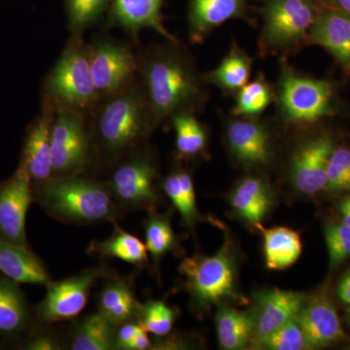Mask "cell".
<instances>
[{
	"mask_svg": "<svg viewBox=\"0 0 350 350\" xmlns=\"http://www.w3.org/2000/svg\"><path fill=\"white\" fill-rule=\"evenodd\" d=\"M34 202L49 215L75 225L116 223L123 211L117 206L107 182L83 174L54 176L32 189Z\"/></svg>",
	"mask_w": 350,
	"mask_h": 350,
	"instance_id": "obj_1",
	"label": "cell"
},
{
	"mask_svg": "<svg viewBox=\"0 0 350 350\" xmlns=\"http://www.w3.org/2000/svg\"><path fill=\"white\" fill-rule=\"evenodd\" d=\"M105 98L96 117L94 147L105 162L116 165L135 151L153 121L140 87L131 85Z\"/></svg>",
	"mask_w": 350,
	"mask_h": 350,
	"instance_id": "obj_2",
	"label": "cell"
},
{
	"mask_svg": "<svg viewBox=\"0 0 350 350\" xmlns=\"http://www.w3.org/2000/svg\"><path fill=\"white\" fill-rule=\"evenodd\" d=\"M147 103L153 124L182 112H189L202 96L200 80L185 57L163 51L144 64Z\"/></svg>",
	"mask_w": 350,
	"mask_h": 350,
	"instance_id": "obj_3",
	"label": "cell"
},
{
	"mask_svg": "<svg viewBox=\"0 0 350 350\" xmlns=\"http://www.w3.org/2000/svg\"><path fill=\"white\" fill-rule=\"evenodd\" d=\"M45 96L55 107L85 113L100 100L90 64V47L80 36L68 44L46 81Z\"/></svg>",
	"mask_w": 350,
	"mask_h": 350,
	"instance_id": "obj_4",
	"label": "cell"
},
{
	"mask_svg": "<svg viewBox=\"0 0 350 350\" xmlns=\"http://www.w3.org/2000/svg\"><path fill=\"white\" fill-rule=\"evenodd\" d=\"M51 147L53 177L84 174L96 152L93 133L88 129L85 113L55 107Z\"/></svg>",
	"mask_w": 350,
	"mask_h": 350,
	"instance_id": "obj_5",
	"label": "cell"
},
{
	"mask_svg": "<svg viewBox=\"0 0 350 350\" xmlns=\"http://www.w3.org/2000/svg\"><path fill=\"white\" fill-rule=\"evenodd\" d=\"M178 271L185 276L186 288L192 301L202 310L234 293L236 266L228 243L213 256L185 258Z\"/></svg>",
	"mask_w": 350,
	"mask_h": 350,
	"instance_id": "obj_6",
	"label": "cell"
},
{
	"mask_svg": "<svg viewBox=\"0 0 350 350\" xmlns=\"http://www.w3.org/2000/svg\"><path fill=\"white\" fill-rule=\"evenodd\" d=\"M156 167L150 157L139 151L116 163L108 188L122 211L151 208L158 202Z\"/></svg>",
	"mask_w": 350,
	"mask_h": 350,
	"instance_id": "obj_7",
	"label": "cell"
},
{
	"mask_svg": "<svg viewBox=\"0 0 350 350\" xmlns=\"http://www.w3.org/2000/svg\"><path fill=\"white\" fill-rule=\"evenodd\" d=\"M278 98L282 114L291 123H312L332 112L331 85L298 75L289 68L282 70Z\"/></svg>",
	"mask_w": 350,
	"mask_h": 350,
	"instance_id": "obj_8",
	"label": "cell"
},
{
	"mask_svg": "<svg viewBox=\"0 0 350 350\" xmlns=\"http://www.w3.org/2000/svg\"><path fill=\"white\" fill-rule=\"evenodd\" d=\"M105 267L84 269L78 275L59 282H51L47 293L36 308L38 321L52 324L77 317L87 306L90 292L103 278L111 276Z\"/></svg>",
	"mask_w": 350,
	"mask_h": 350,
	"instance_id": "obj_9",
	"label": "cell"
},
{
	"mask_svg": "<svg viewBox=\"0 0 350 350\" xmlns=\"http://www.w3.org/2000/svg\"><path fill=\"white\" fill-rule=\"evenodd\" d=\"M90 64L100 98H108L131 86L137 63L130 48L110 39H98L90 47Z\"/></svg>",
	"mask_w": 350,
	"mask_h": 350,
	"instance_id": "obj_10",
	"label": "cell"
},
{
	"mask_svg": "<svg viewBox=\"0 0 350 350\" xmlns=\"http://www.w3.org/2000/svg\"><path fill=\"white\" fill-rule=\"evenodd\" d=\"M33 202L31 179L19 163L9 178L0 182V239L29 247L25 224Z\"/></svg>",
	"mask_w": 350,
	"mask_h": 350,
	"instance_id": "obj_11",
	"label": "cell"
},
{
	"mask_svg": "<svg viewBox=\"0 0 350 350\" xmlns=\"http://www.w3.org/2000/svg\"><path fill=\"white\" fill-rule=\"evenodd\" d=\"M314 19L308 0H271L265 10V42L275 48L293 45L310 31Z\"/></svg>",
	"mask_w": 350,
	"mask_h": 350,
	"instance_id": "obj_12",
	"label": "cell"
},
{
	"mask_svg": "<svg viewBox=\"0 0 350 350\" xmlns=\"http://www.w3.org/2000/svg\"><path fill=\"white\" fill-rule=\"evenodd\" d=\"M55 107L44 98L43 109L27 128L20 163L27 170L32 189L38 187L53 177L51 133Z\"/></svg>",
	"mask_w": 350,
	"mask_h": 350,
	"instance_id": "obj_13",
	"label": "cell"
},
{
	"mask_svg": "<svg viewBox=\"0 0 350 350\" xmlns=\"http://www.w3.org/2000/svg\"><path fill=\"white\" fill-rule=\"evenodd\" d=\"M333 151L331 138L320 137L301 145L295 152L290 179L299 192L313 195L325 189L327 170Z\"/></svg>",
	"mask_w": 350,
	"mask_h": 350,
	"instance_id": "obj_14",
	"label": "cell"
},
{
	"mask_svg": "<svg viewBox=\"0 0 350 350\" xmlns=\"http://www.w3.org/2000/svg\"><path fill=\"white\" fill-rule=\"evenodd\" d=\"M306 299L298 292L273 289L260 294L252 312L253 342L266 338L296 319Z\"/></svg>",
	"mask_w": 350,
	"mask_h": 350,
	"instance_id": "obj_15",
	"label": "cell"
},
{
	"mask_svg": "<svg viewBox=\"0 0 350 350\" xmlns=\"http://www.w3.org/2000/svg\"><path fill=\"white\" fill-rule=\"evenodd\" d=\"M308 349L326 347L345 338L335 306L324 295L306 300L296 317Z\"/></svg>",
	"mask_w": 350,
	"mask_h": 350,
	"instance_id": "obj_16",
	"label": "cell"
},
{
	"mask_svg": "<svg viewBox=\"0 0 350 350\" xmlns=\"http://www.w3.org/2000/svg\"><path fill=\"white\" fill-rule=\"evenodd\" d=\"M0 273L19 284L47 287L52 282L40 258L29 247L0 239Z\"/></svg>",
	"mask_w": 350,
	"mask_h": 350,
	"instance_id": "obj_17",
	"label": "cell"
},
{
	"mask_svg": "<svg viewBox=\"0 0 350 350\" xmlns=\"http://www.w3.org/2000/svg\"><path fill=\"white\" fill-rule=\"evenodd\" d=\"M310 41L331 53L345 70H350V16L342 11H327L315 17Z\"/></svg>",
	"mask_w": 350,
	"mask_h": 350,
	"instance_id": "obj_18",
	"label": "cell"
},
{
	"mask_svg": "<svg viewBox=\"0 0 350 350\" xmlns=\"http://www.w3.org/2000/svg\"><path fill=\"white\" fill-rule=\"evenodd\" d=\"M230 148L239 162L247 165H266L271 148L266 128L256 122H232L228 129Z\"/></svg>",
	"mask_w": 350,
	"mask_h": 350,
	"instance_id": "obj_19",
	"label": "cell"
},
{
	"mask_svg": "<svg viewBox=\"0 0 350 350\" xmlns=\"http://www.w3.org/2000/svg\"><path fill=\"white\" fill-rule=\"evenodd\" d=\"M98 312L113 325L137 319L140 303L137 301L130 280L109 276L103 283L96 299Z\"/></svg>",
	"mask_w": 350,
	"mask_h": 350,
	"instance_id": "obj_20",
	"label": "cell"
},
{
	"mask_svg": "<svg viewBox=\"0 0 350 350\" xmlns=\"http://www.w3.org/2000/svg\"><path fill=\"white\" fill-rule=\"evenodd\" d=\"M162 3L163 0H112L111 18L115 24L129 31L148 27L174 42V36L165 29L161 20Z\"/></svg>",
	"mask_w": 350,
	"mask_h": 350,
	"instance_id": "obj_21",
	"label": "cell"
},
{
	"mask_svg": "<svg viewBox=\"0 0 350 350\" xmlns=\"http://www.w3.org/2000/svg\"><path fill=\"white\" fill-rule=\"evenodd\" d=\"M31 310L19 283L0 276V337L15 338L31 325Z\"/></svg>",
	"mask_w": 350,
	"mask_h": 350,
	"instance_id": "obj_22",
	"label": "cell"
},
{
	"mask_svg": "<svg viewBox=\"0 0 350 350\" xmlns=\"http://www.w3.org/2000/svg\"><path fill=\"white\" fill-rule=\"evenodd\" d=\"M245 0H191V34L200 39L227 21L243 13Z\"/></svg>",
	"mask_w": 350,
	"mask_h": 350,
	"instance_id": "obj_23",
	"label": "cell"
},
{
	"mask_svg": "<svg viewBox=\"0 0 350 350\" xmlns=\"http://www.w3.org/2000/svg\"><path fill=\"white\" fill-rule=\"evenodd\" d=\"M116 326L96 312L85 315L71 328L66 349L71 350H113Z\"/></svg>",
	"mask_w": 350,
	"mask_h": 350,
	"instance_id": "obj_24",
	"label": "cell"
},
{
	"mask_svg": "<svg viewBox=\"0 0 350 350\" xmlns=\"http://www.w3.org/2000/svg\"><path fill=\"white\" fill-rule=\"evenodd\" d=\"M88 254L101 258H116L135 267H144L148 262V251L137 237L114 223V231L103 241H93Z\"/></svg>",
	"mask_w": 350,
	"mask_h": 350,
	"instance_id": "obj_25",
	"label": "cell"
},
{
	"mask_svg": "<svg viewBox=\"0 0 350 350\" xmlns=\"http://www.w3.org/2000/svg\"><path fill=\"white\" fill-rule=\"evenodd\" d=\"M231 204L241 218L257 226L271 208V192L262 179L250 177L234 188Z\"/></svg>",
	"mask_w": 350,
	"mask_h": 350,
	"instance_id": "obj_26",
	"label": "cell"
},
{
	"mask_svg": "<svg viewBox=\"0 0 350 350\" xmlns=\"http://www.w3.org/2000/svg\"><path fill=\"white\" fill-rule=\"evenodd\" d=\"M264 237L266 265L271 269H283L293 265L301 253V243L298 232L284 227L266 229L256 226Z\"/></svg>",
	"mask_w": 350,
	"mask_h": 350,
	"instance_id": "obj_27",
	"label": "cell"
},
{
	"mask_svg": "<svg viewBox=\"0 0 350 350\" xmlns=\"http://www.w3.org/2000/svg\"><path fill=\"white\" fill-rule=\"evenodd\" d=\"M216 328L221 347L227 350L243 349L253 336L250 313L221 306L216 315Z\"/></svg>",
	"mask_w": 350,
	"mask_h": 350,
	"instance_id": "obj_28",
	"label": "cell"
},
{
	"mask_svg": "<svg viewBox=\"0 0 350 350\" xmlns=\"http://www.w3.org/2000/svg\"><path fill=\"white\" fill-rule=\"evenodd\" d=\"M163 189L175 208L180 213L185 225L192 229L199 218V211L194 182L191 175L183 170L172 172L163 180Z\"/></svg>",
	"mask_w": 350,
	"mask_h": 350,
	"instance_id": "obj_29",
	"label": "cell"
},
{
	"mask_svg": "<svg viewBox=\"0 0 350 350\" xmlns=\"http://www.w3.org/2000/svg\"><path fill=\"white\" fill-rule=\"evenodd\" d=\"M251 66L250 57L234 46L217 68L206 75V80L226 91H239L248 83Z\"/></svg>",
	"mask_w": 350,
	"mask_h": 350,
	"instance_id": "obj_30",
	"label": "cell"
},
{
	"mask_svg": "<svg viewBox=\"0 0 350 350\" xmlns=\"http://www.w3.org/2000/svg\"><path fill=\"white\" fill-rule=\"evenodd\" d=\"M172 119L177 152L183 157L202 153L206 144V133L200 122L190 112L178 113Z\"/></svg>",
	"mask_w": 350,
	"mask_h": 350,
	"instance_id": "obj_31",
	"label": "cell"
},
{
	"mask_svg": "<svg viewBox=\"0 0 350 350\" xmlns=\"http://www.w3.org/2000/svg\"><path fill=\"white\" fill-rule=\"evenodd\" d=\"M144 234L145 246L154 262L160 261L177 246V238L167 216L151 213L145 220Z\"/></svg>",
	"mask_w": 350,
	"mask_h": 350,
	"instance_id": "obj_32",
	"label": "cell"
},
{
	"mask_svg": "<svg viewBox=\"0 0 350 350\" xmlns=\"http://www.w3.org/2000/svg\"><path fill=\"white\" fill-rule=\"evenodd\" d=\"M176 319V312L163 301H147L140 304L137 320L145 330L156 337L167 336Z\"/></svg>",
	"mask_w": 350,
	"mask_h": 350,
	"instance_id": "obj_33",
	"label": "cell"
},
{
	"mask_svg": "<svg viewBox=\"0 0 350 350\" xmlns=\"http://www.w3.org/2000/svg\"><path fill=\"white\" fill-rule=\"evenodd\" d=\"M271 101V88L264 80L247 83L239 91L234 114L237 116H256L269 107Z\"/></svg>",
	"mask_w": 350,
	"mask_h": 350,
	"instance_id": "obj_34",
	"label": "cell"
},
{
	"mask_svg": "<svg viewBox=\"0 0 350 350\" xmlns=\"http://www.w3.org/2000/svg\"><path fill=\"white\" fill-rule=\"evenodd\" d=\"M110 0H66L69 25L75 36L96 22L107 10Z\"/></svg>",
	"mask_w": 350,
	"mask_h": 350,
	"instance_id": "obj_35",
	"label": "cell"
},
{
	"mask_svg": "<svg viewBox=\"0 0 350 350\" xmlns=\"http://www.w3.org/2000/svg\"><path fill=\"white\" fill-rule=\"evenodd\" d=\"M253 347L258 349L269 350L308 349L305 335L296 319L266 338L253 342Z\"/></svg>",
	"mask_w": 350,
	"mask_h": 350,
	"instance_id": "obj_36",
	"label": "cell"
},
{
	"mask_svg": "<svg viewBox=\"0 0 350 350\" xmlns=\"http://www.w3.org/2000/svg\"><path fill=\"white\" fill-rule=\"evenodd\" d=\"M326 190L340 193L350 191V150H334L327 170Z\"/></svg>",
	"mask_w": 350,
	"mask_h": 350,
	"instance_id": "obj_37",
	"label": "cell"
},
{
	"mask_svg": "<svg viewBox=\"0 0 350 350\" xmlns=\"http://www.w3.org/2000/svg\"><path fill=\"white\" fill-rule=\"evenodd\" d=\"M151 347L148 332L137 319L124 322L115 328L114 350H146Z\"/></svg>",
	"mask_w": 350,
	"mask_h": 350,
	"instance_id": "obj_38",
	"label": "cell"
},
{
	"mask_svg": "<svg viewBox=\"0 0 350 350\" xmlns=\"http://www.w3.org/2000/svg\"><path fill=\"white\" fill-rule=\"evenodd\" d=\"M325 239L330 266L335 268L350 256V227L344 223L328 225Z\"/></svg>",
	"mask_w": 350,
	"mask_h": 350,
	"instance_id": "obj_39",
	"label": "cell"
},
{
	"mask_svg": "<svg viewBox=\"0 0 350 350\" xmlns=\"http://www.w3.org/2000/svg\"><path fill=\"white\" fill-rule=\"evenodd\" d=\"M20 349L24 350H61L63 342L53 331H36L20 345Z\"/></svg>",
	"mask_w": 350,
	"mask_h": 350,
	"instance_id": "obj_40",
	"label": "cell"
},
{
	"mask_svg": "<svg viewBox=\"0 0 350 350\" xmlns=\"http://www.w3.org/2000/svg\"><path fill=\"white\" fill-rule=\"evenodd\" d=\"M338 295L342 303L350 305V271L345 273L338 287Z\"/></svg>",
	"mask_w": 350,
	"mask_h": 350,
	"instance_id": "obj_41",
	"label": "cell"
},
{
	"mask_svg": "<svg viewBox=\"0 0 350 350\" xmlns=\"http://www.w3.org/2000/svg\"><path fill=\"white\" fill-rule=\"evenodd\" d=\"M340 214H342V223L350 227V196L342 200L340 204Z\"/></svg>",
	"mask_w": 350,
	"mask_h": 350,
	"instance_id": "obj_42",
	"label": "cell"
},
{
	"mask_svg": "<svg viewBox=\"0 0 350 350\" xmlns=\"http://www.w3.org/2000/svg\"><path fill=\"white\" fill-rule=\"evenodd\" d=\"M336 3H337L338 10L350 16V0H336Z\"/></svg>",
	"mask_w": 350,
	"mask_h": 350,
	"instance_id": "obj_43",
	"label": "cell"
},
{
	"mask_svg": "<svg viewBox=\"0 0 350 350\" xmlns=\"http://www.w3.org/2000/svg\"><path fill=\"white\" fill-rule=\"evenodd\" d=\"M347 322H349V326H350V308L349 310V312L347 313Z\"/></svg>",
	"mask_w": 350,
	"mask_h": 350,
	"instance_id": "obj_44",
	"label": "cell"
}]
</instances>
